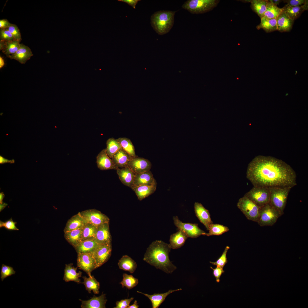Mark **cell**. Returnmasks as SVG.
Wrapping results in <instances>:
<instances>
[{"instance_id": "54", "label": "cell", "mask_w": 308, "mask_h": 308, "mask_svg": "<svg viewBox=\"0 0 308 308\" xmlns=\"http://www.w3.org/2000/svg\"><path fill=\"white\" fill-rule=\"evenodd\" d=\"M269 1L275 5H277L283 1L280 0H269Z\"/></svg>"}, {"instance_id": "55", "label": "cell", "mask_w": 308, "mask_h": 308, "mask_svg": "<svg viewBox=\"0 0 308 308\" xmlns=\"http://www.w3.org/2000/svg\"><path fill=\"white\" fill-rule=\"evenodd\" d=\"M5 64L4 60L1 56H0V68L1 69L4 66Z\"/></svg>"}, {"instance_id": "50", "label": "cell", "mask_w": 308, "mask_h": 308, "mask_svg": "<svg viewBox=\"0 0 308 308\" xmlns=\"http://www.w3.org/2000/svg\"><path fill=\"white\" fill-rule=\"evenodd\" d=\"M11 24L7 19L0 20V29H7L9 27Z\"/></svg>"}, {"instance_id": "38", "label": "cell", "mask_w": 308, "mask_h": 308, "mask_svg": "<svg viewBox=\"0 0 308 308\" xmlns=\"http://www.w3.org/2000/svg\"><path fill=\"white\" fill-rule=\"evenodd\" d=\"M282 11V8L279 7L268 0L266 10L263 17L270 19H276Z\"/></svg>"}, {"instance_id": "56", "label": "cell", "mask_w": 308, "mask_h": 308, "mask_svg": "<svg viewBox=\"0 0 308 308\" xmlns=\"http://www.w3.org/2000/svg\"><path fill=\"white\" fill-rule=\"evenodd\" d=\"M8 205L5 203L3 202L2 204H0V211H2Z\"/></svg>"}, {"instance_id": "51", "label": "cell", "mask_w": 308, "mask_h": 308, "mask_svg": "<svg viewBox=\"0 0 308 308\" xmlns=\"http://www.w3.org/2000/svg\"><path fill=\"white\" fill-rule=\"evenodd\" d=\"M118 1H119L125 3L132 7L134 9L135 8L136 5L138 2L140 1L139 0H118Z\"/></svg>"}, {"instance_id": "6", "label": "cell", "mask_w": 308, "mask_h": 308, "mask_svg": "<svg viewBox=\"0 0 308 308\" xmlns=\"http://www.w3.org/2000/svg\"><path fill=\"white\" fill-rule=\"evenodd\" d=\"M218 2L215 0H189L184 3L182 7L192 14L203 13L212 9Z\"/></svg>"}, {"instance_id": "14", "label": "cell", "mask_w": 308, "mask_h": 308, "mask_svg": "<svg viewBox=\"0 0 308 308\" xmlns=\"http://www.w3.org/2000/svg\"><path fill=\"white\" fill-rule=\"evenodd\" d=\"M95 240L99 244H111L109 222L105 223L97 226Z\"/></svg>"}, {"instance_id": "13", "label": "cell", "mask_w": 308, "mask_h": 308, "mask_svg": "<svg viewBox=\"0 0 308 308\" xmlns=\"http://www.w3.org/2000/svg\"><path fill=\"white\" fill-rule=\"evenodd\" d=\"M128 166L136 174L150 171L151 164L147 159L137 157L131 159Z\"/></svg>"}, {"instance_id": "35", "label": "cell", "mask_w": 308, "mask_h": 308, "mask_svg": "<svg viewBox=\"0 0 308 308\" xmlns=\"http://www.w3.org/2000/svg\"><path fill=\"white\" fill-rule=\"evenodd\" d=\"M250 2L252 10L260 18L262 17L265 12L268 0H252L245 1Z\"/></svg>"}, {"instance_id": "30", "label": "cell", "mask_w": 308, "mask_h": 308, "mask_svg": "<svg viewBox=\"0 0 308 308\" xmlns=\"http://www.w3.org/2000/svg\"><path fill=\"white\" fill-rule=\"evenodd\" d=\"M118 265L120 269L132 273L134 272L137 266L136 262L127 255L123 256L119 260Z\"/></svg>"}, {"instance_id": "47", "label": "cell", "mask_w": 308, "mask_h": 308, "mask_svg": "<svg viewBox=\"0 0 308 308\" xmlns=\"http://www.w3.org/2000/svg\"><path fill=\"white\" fill-rule=\"evenodd\" d=\"M133 297L122 299L116 302V306L114 308H128L131 302L133 299Z\"/></svg>"}, {"instance_id": "43", "label": "cell", "mask_w": 308, "mask_h": 308, "mask_svg": "<svg viewBox=\"0 0 308 308\" xmlns=\"http://www.w3.org/2000/svg\"><path fill=\"white\" fill-rule=\"evenodd\" d=\"M16 271L13 268L10 266L2 264L1 271V278L2 281L6 277L15 274Z\"/></svg>"}, {"instance_id": "31", "label": "cell", "mask_w": 308, "mask_h": 308, "mask_svg": "<svg viewBox=\"0 0 308 308\" xmlns=\"http://www.w3.org/2000/svg\"><path fill=\"white\" fill-rule=\"evenodd\" d=\"M95 239L82 241L74 248L78 254L92 253L98 245Z\"/></svg>"}, {"instance_id": "4", "label": "cell", "mask_w": 308, "mask_h": 308, "mask_svg": "<svg viewBox=\"0 0 308 308\" xmlns=\"http://www.w3.org/2000/svg\"><path fill=\"white\" fill-rule=\"evenodd\" d=\"M269 188L270 191L269 203L276 209L282 216L284 214L289 192L292 188L273 187Z\"/></svg>"}, {"instance_id": "39", "label": "cell", "mask_w": 308, "mask_h": 308, "mask_svg": "<svg viewBox=\"0 0 308 308\" xmlns=\"http://www.w3.org/2000/svg\"><path fill=\"white\" fill-rule=\"evenodd\" d=\"M122 149L132 157H137L134 147L130 139L126 137H120L117 139Z\"/></svg>"}, {"instance_id": "27", "label": "cell", "mask_w": 308, "mask_h": 308, "mask_svg": "<svg viewBox=\"0 0 308 308\" xmlns=\"http://www.w3.org/2000/svg\"><path fill=\"white\" fill-rule=\"evenodd\" d=\"M188 238L183 232L178 230L176 233L171 235L169 246L171 249L179 248L183 246Z\"/></svg>"}, {"instance_id": "44", "label": "cell", "mask_w": 308, "mask_h": 308, "mask_svg": "<svg viewBox=\"0 0 308 308\" xmlns=\"http://www.w3.org/2000/svg\"><path fill=\"white\" fill-rule=\"evenodd\" d=\"M17 223L16 222H14L12 218H11L9 220L5 222L0 220V227H4L8 230H19V229L16 226Z\"/></svg>"}, {"instance_id": "41", "label": "cell", "mask_w": 308, "mask_h": 308, "mask_svg": "<svg viewBox=\"0 0 308 308\" xmlns=\"http://www.w3.org/2000/svg\"><path fill=\"white\" fill-rule=\"evenodd\" d=\"M123 277L122 280L120 283L122 287H125L130 289L137 286L138 283V279L132 275L124 273L123 275Z\"/></svg>"}, {"instance_id": "57", "label": "cell", "mask_w": 308, "mask_h": 308, "mask_svg": "<svg viewBox=\"0 0 308 308\" xmlns=\"http://www.w3.org/2000/svg\"><path fill=\"white\" fill-rule=\"evenodd\" d=\"M5 197V195L4 193L3 192H1L0 193V204H2L3 202V199Z\"/></svg>"}, {"instance_id": "42", "label": "cell", "mask_w": 308, "mask_h": 308, "mask_svg": "<svg viewBox=\"0 0 308 308\" xmlns=\"http://www.w3.org/2000/svg\"><path fill=\"white\" fill-rule=\"evenodd\" d=\"M230 248L229 246H226L222 255L217 260L214 262H210V263L213 265L223 268L228 262L226 255L228 250Z\"/></svg>"}, {"instance_id": "12", "label": "cell", "mask_w": 308, "mask_h": 308, "mask_svg": "<svg viewBox=\"0 0 308 308\" xmlns=\"http://www.w3.org/2000/svg\"><path fill=\"white\" fill-rule=\"evenodd\" d=\"M112 251L111 244H98L91 253L95 259L98 268L108 260L111 256Z\"/></svg>"}, {"instance_id": "24", "label": "cell", "mask_w": 308, "mask_h": 308, "mask_svg": "<svg viewBox=\"0 0 308 308\" xmlns=\"http://www.w3.org/2000/svg\"><path fill=\"white\" fill-rule=\"evenodd\" d=\"M20 46V42L16 40L0 41V50L9 58L16 53Z\"/></svg>"}, {"instance_id": "8", "label": "cell", "mask_w": 308, "mask_h": 308, "mask_svg": "<svg viewBox=\"0 0 308 308\" xmlns=\"http://www.w3.org/2000/svg\"><path fill=\"white\" fill-rule=\"evenodd\" d=\"M244 195L260 207L269 203L270 191L269 187H254Z\"/></svg>"}, {"instance_id": "45", "label": "cell", "mask_w": 308, "mask_h": 308, "mask_svg": "<svg viewBox=\"0 0 308 308\" xmlns=\"http://www.w3.org/2000/svg\"><path fill=\"white\" fill-rule=\"evenodd\" d=\"M7 29L11 33L15 39L20 42L22 39L21 33L18 27L15 24H11V25Z\"/></svg>"}, {"instance_id": "1", "label": "cell", "mask_w": 308, "mask_h": 308, "mask_svg": "<svg viewBox=\"0 0 308 308\" xmlns=\"http://www.w3.org/2000/svg\"><path fill=\"white\" fill-rule=\"evenodd\" d=\"M295 171L281 160L259 155L249 164L246 177L254 186L293 187L297 185Z\"/></svg>"}, {"instance_id": "40", "label": "cell", "mask_w": 308, "mask_h": 308, "mask_svg": "<svg viewBox=\"0 0 308 308\" xmlns=\"http://www.w3.org/2000/svg\"><path fill=\"white\" fill-rule=\"evenodd\" d=\"M229 228L227 226L219 224H210L209 227V232L206 233L207 236H219L228 232Z\"/></svg>"}, {"instance_id": "9", "label": "cell", "mask_w": 308, "mask_h": 308, "mask_svg": "<svg viewBox=\"0 0 308 308\" xmlns=\"http://www.w3.org/2000/svg\"><path fill=\"white\" fill-rule=\"evenodd\" d=\"M173 220L178 230L183 232L188 237L195 238L201 235H206V234L199 228L197 224L183 222L177 216L173 217Z\"/></svg>"}, {"instance_id": "10", "label": "cell", "mask_w": 308, "mask_h": 308, "mask_svg": "<svg viewBox=\"0 0 308 308\" xmlns=\"http://www.w3.org/2000/svg\"><path fill=\"white\" fill-rule=\"evenodd\" d=\"M87 223L97 227L100 224L109 222L110 219L106 215L95 209L86 210L80 212Z\"/></svg>"}, {"instance_id": "15", "label": "cell", "mask_w": 308, "mask_h": 308, "mask_svg": "<svg viewBox=\"0 0 308 308\" xmlns=\"http://www.w3.org/2000/svg\"><path fill=\"white\" fill-rule=\"evenodd\" d=\"M194 207L196 216L208 230L210 225L213 224L208 210L198 202L194 203Z\"/></svg>"}, {"instance_id": "3", "label": "cell", "mask_w": 308, "mask_h": 308, "mask_svg": "<svg viewBox=\"0 0 308 308\" xmlns=\"http://www.w3.org/2000/svg\"><path fill=\"white\" fill-rule=\"evenodd\" d=\"M177 11H160L151 16V25L158 34L163 35L170 31L174 25V16Z\"/></svg>"}, {"instance_id": "53", "label": "cell", "mask_w": 308, "mask_h": 308, "mask_svg": "<svg viewBox=\"0 0 308 308\" xmlns=\"http://www.w3.org/2000/svg\"><path fill=\"white\" fill-rule=\"evenodd\" d=\"M139 307V306L137 303V301L135 300L133 304L131 305H129L128 308H138Z\"/></svg>"}, {"instance_id": "20", "label": "cell", "mask_w": 308, "mask_h": 308, "mask_svg": "<svg viewBox=\"0 0 308 308\" xmlns=\"http://www.w3.org/2000/svg\"><path fill=\"white\" fill-rule=\"evenodd\" d=\"M78 267H75L72 263L66 264L64 270L63 278L66 282L73 281L78 284L81 283L80 277L82 276V272L77 271Z\"/></svg>"}, {"instance_id": "25", "label": "cell", "mask_w": 308, "mask_h": 308, "mask_svg": "<svg viewBox=\"0 0 308 308\" xmlns=\"http://www.w3.org/2000/svg\"><path fill=\"white\" fill-rule=\"evenodd\" d=\"M33 55L29 47L22 44H20V48L9 58L16 60L21 64H25Z\"/></svg>"}, {"instance_id": "37", "label": "cell", "mask_w": 308, "mask_h": 308, "mask_svg": "<svg viewBox=\"0 0 308 308\" xmlns=\"http://www.w3.org/2000/svg\"><path fill=\"white\" fill-rule=\"evenodd\" d=\"M82 229V241L95 239L97 227L90 224L86 223Z\"/></svg>"}, {"instance_id": "16", "label": "cell", "mask_w": 308, "mask_h": 308, "mask_svg": "<svg viewBox=\"0 0 308 308\" xmlns=\"http://www.w3.org/2000/svg\"><path fill=\"white\" fill-rule=\"evenodd\" d=\"M96 163L98 168L102 170L116 169L112 159L107 155L106 149L102 150L96 157Z\"/></svg>"}, {"instance_id": "32", "label": "cell", "mask_w": 308, "mask_h": 308, "mask_svg": "<svg viewBox=\"0 0 308 308\" xmlns=\"http://www.w3.org/2000/svg\"><path fill=\"white\" fill-rule=\"evenodd\" d=\"M82 228L66 232L64 238L74 247L82 241Z\"/></svg>"}, {"instance_id": "22", "label": "cell", "mask_w": 308, "mask_h": 308, "mask_svg": "<svg viewBox=\"0 0 308 308\" xmlns=\"http://www.w3.org/2000/svg\"><path fill=\"white\" fill-rule=\"evenodd\" d=\"M86 223L80 212H79L72 217L68 221L64 229V233L82 229Z\"/></svg>"}, {"instance_id": "26", "label": "cell", "mask_w": 308, "mask_h": 308, "mask_svg": "<svg viewBox=\"0 0 308 308\" xmlns=\"http://www.w3.org/2000/svg\"><path fill=\"white\" fill-rule=\"evenodd\" d=\"M282 9V11L295 20L298 18L303 12L308 10V1L304 4L298 6H292L287 4Z\"/></svg>"}, {"instance_id": "11", "label": "cell", "mask_w": 308, "mask_h": 308, "mask_svg": "<svg viewBox=\"0 0 308 308\" xmlns=\"http://www.w3.org/2000/svg\"><path fill=\"white\" fill-rule=\"evenodd\" d=\"M77 265L78 268L91 276L92 271L98 268L92 254L89 253L78 254Z\"/></svg>"}, {"instance_id": "29", "label": "cell", "mask_w": 308, "mask_h": 308, "mask_svg": "<svg viewBox=\"0 0 308 308\" xmlns=\"http://www.w3.org/2000/svg\"><path fill=\"white\" fill-rule=\"evenodd\" d=\"M157 185H141L133 187L131 188L135 192L138 199L141 200L153 193L155 191Z\"/></svg>"}, {"instance_id": "21", "label": "cell", "mask_w": 308, "mask_h": 308, "mask_svg": "<svg viewBox=\"0 0 308 308\" xmlns=\"http://www.w3.org/2000/svg\"><path fill=\"white\" fill-rule=\"evenodd\" d=\"M181 290H182L181 288L174 290L171 289L165 293H155L153 295H149L139 291H137V292L144 295L149 299L151 303L153 308H158L165 300L166 298L169 295L175 291Z\"/></svg>"}, {"instance_id": "36", "label": "cell", "mask_w": 308, "mask_h": 308, "mask_svg": "<svg viewBox=\"0 0 308 308\" xmlns=\"http://www.w3.org/2000/svg\"><path fill=\"white\" fill-rule=\"evenodd\" d=\"M106 153L111 158L120 149H122L121 145L117 139L113 138L109 139L106 141Z\"/></svg>"}, {"instance_id": "46", "label": "cell", "mask_w": 308, "mask_h": 308, "mask_svg": "<svg viewBox=\"0 0 308 308\" xmlns=\"http://www.w3.org/2000/svg\"><path fill=\"white\" fill-rule=\"evenodd\" d=\"M0 40L7 41L15 40L7 29H0Z\"/></svg>"}, {"instance_id": "33", "label": "cell", "mask_w": 308, "mask_h": 308, "mask_svg": "<svg viewBox=\"0 0 308 308\" xmlns=\"http://www.w3.org/2000/svg\"><path fill=\"white\" fill-rule=\"evenodd\" d=\"M83 282L82 283L84 285L86 290L89 293L92 291L96 294H98L99 292L100 284L93 275L87 277L86 276L82 277Z\"/></svg>"}, {"instance_id": "7", "label": "cell", "mask_w": 308, "mask_h": 308, "mask_svg": "<svg viewBox=\"0 0 308 308\" xmlns=\"http://www.w3.org/2000/svg\"><path fill=\"white\" fill-rule=\"evenodd\" d=\"M237 205L248 219L257 222L260 207L244 195L239 199Z\"/></svg>"}, {"instance_id": "34", "label": "cell", "mask_w": 308, "mask_h": 308, "mask_svg": "<svg viewBox=\"0 0 308 308\" xmlns=\"http://www.w3.org/2000/svg\"><path fill=\"white\" fill-rule=\"evenodd\" d=\"M256 28L258 30L262 29L266 33L277 31L276 19H270L263 17L261 18L260 23Z\"/></svg>"}, {"instance_id": "2", "label": "cell", "mask_w": 308, "mask_h": 308, "mask_svg": "<svg viewBox=\"0 0 308 308\" xmlns=\"http://www.w3.org/2000/svg\"><path fill=\"white\" fill-rule=\"evenodd\" d=\"M171 249L168 244L161 240L155 241L147 248L143 260L157 269L171 273L177 267L169 259Z\"/></svg>"}, {"instance_id": "23", "label": "cell", "mask_w": 308, "mask_h": 308, "mask_svg": "<svg viewBox=\"0 0 308 308\" xmlns=\"http://www.w3.org/2000/svg\"><path fill=\"white\" fill-rule=\"evenodd\" d=\"M277 31L281 32L290 31L294 20L283 11L276 18Z\"/></svg>"}, {"instance_id": "5", "label": "cell", "mask_w": 308, "mask_h": 308, "mask_svg": "<svg viewBox=\"0 0 308 308\" xmlns=\"http://www.w3.org/2000/svg\"><path fill=\"white\" fill-rule=\"evenodd\" d=\"M281 216L279 212L268 203L260 207L257 222L261 226H272Z\"/></svg>"}, {"instance_id": "48", "label": "cell", "mask_w": 308, "mask_h": 308, "mask_svg": "<svg viewBox=\"0 0 308 308\" xmlns=\"http://www.w3.org/2000/svg\"><path fill=\"white\" fill-rule=\"evenodd\" d=\"M210 268L213 270V274L216 278V282L219 283L220 281V278L221 275L225 272L223 268L218 266H216L215 268H213L212 267H210Z\"/></svg>"}, {"instance_id": "52", "label": "cell", "mask_w": 308, "mask_h": 308, "mask_svg": "<svg viewBox=\"0 0 308 308\" xmlns=\"http://www.w3.org/2000/svg\"><path fill=\"white\" fill-rule=\"evenodd\" d=\"M14 162L15 161L14 159H12L11 160H9L5 159L1 155L0 156V163L1 164H2L6 163H14Z\"/></svg>"}, {"instance_id": "28", "label": "cell", "mask_w": 308, "mask_h": 308, "mask_svg": "<svg viewBox=\"0 0 308 308\" xmlns=\"http://www.w3.org/2000/svg\"><path fill=\"white\" fill-rule=\"evenodd\" d=\"M131 158L121 149L113 156L112 159L117 168H122L128 166V163Z\"/></svg>"}, {"instance_id": "18", "label": "cell", "mask_w": 308, "mask_h": 308, "mask_svg": "<svg viewBox=\"0 0 308 308\" xmlns=\"http://www.w3.org/2000/svg\"><path fill=\"white\" fill-rule=\"evenodd\" d=\"M117 173L121 183L131 188L133 186L135 174L128 166L122 168H117Z\"/></svg>"}, {"instance_id": "49", "label": "cell", "mask_w": 308, "mask_h": 308, "mask_svg": "<svg viewBox=\"0 0 308 308\" xmlns=\"http://www.w3.org/2000/svg\"><path fill=\"white\" fill-rule=\"evenodd\" d=\"M287 4L292 6H298L302 5L308 1L307 0H285L283 1Z\"/></svg>"}, {"instance_id": "17", "label": "cell", "mask_w": 308, "mask_h": 308, "mask_svg": "<svg viewBox=\"0 0 308 308\" xmlns=\"http://www.w3.org/2000/svg\"><path fill=\"white\" fill-rule=\"evenodd\" d=\"M155 185H157V182L150 170L135 174L133 187L141 185L151 186Z\"/></svg>"}, {"instance_id": "19", "label": "cell", "mask_w": 308, "mask_h": 308, "mask_svg": "<svg viewBox=\"0 0 308 308\" xmlns=\"http://www.w3.org/2000/svg\"><path fill=\"white\" fill-rule=\"evenodd\" d=\"M80 300L81 302L82 308H105L107 301L106 295L103 293L99 296L94 295L87 300Z\"/></svg>"}]
</instances>
